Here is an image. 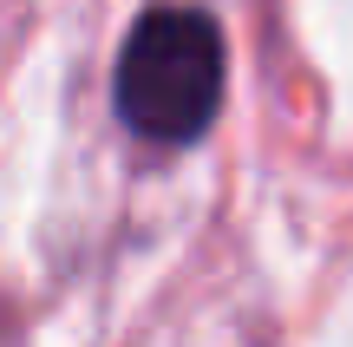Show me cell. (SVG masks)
Masks as SVG:
<instances>
[{
  "mask_svg": "<svg viewBox=\"0 0 353 347\" xmlns=\"http://www.w3.org/2000/svg\"><path fill=\"white\" fill-rule=\"evenodd\" d=\"M223 99V33L190 7H157L118 52V112L144 138L183 144L216 118Z\"/></svg>",
  "mask_w": 353,
  "mask_h": 347,
  "instance_id": "obj_1",
  "label": "cell"
}]
</instances>
